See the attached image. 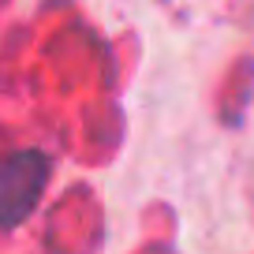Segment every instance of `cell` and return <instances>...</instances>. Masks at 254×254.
I'll return each instance as SVG.
<instances>
[{"mask_svg":"<svg viewBox=\"0 0 254 254\" xmlns=\"http://www.w3.org/2000/svg\"><path fill=\"white\" fill-rule=\"evenodd\" d=\"M49 153L19 150L0 161V228H15L30 217L49 183Z\"/></svg>","mask_w":254,"mask_h":254,"instance_id":"obj_1","label":"cell"}]
</instances>
